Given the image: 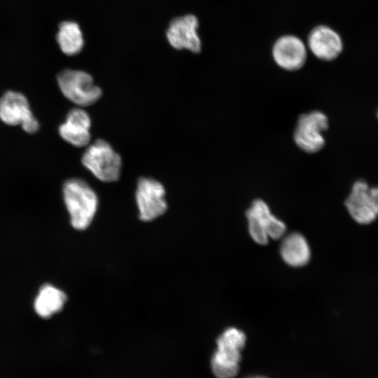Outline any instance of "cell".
Segmentation results:
<instances>
[{"label": "cell", "instance_id": "1", "mask_svg": "<svg viewBox=\"0 0 378 378\" xmlns=\"http://www.w3.org/2000/svg\"><path fill=\"white\" fill-rule=\"evenodd\" d=\"M64 202L71 226L84 230L91 224L98 206V198L90 186L80 178H70L63 184Z\"/></svg>", "mask_w": 378, "mask_h": 378}, {"label": "cell", "instance_id": "2", "mask_svg": "<svg viewBox=\"0 0 378 378\" xmlns=\"http://www.w3.org/2000/svg\"><path fill=\"white\" fill-rule=\"evenodd\" d=\"M245 342L244 332L234 327L227 328L218 337L217 349L211 363L217 378H234L237 375Z\"/></svg>", "mask_w": 378, "mask_h": 378}, {"label": "cell", "instance_id": "3", "mask_svg": "<svg viewBox=\"0 0 378 378\" xmlns=\"http://www.w3.org/2000/svg\"><path fill=\"white\" fill-rule=\"evenodd\" d=\"M83 166L103 182L119 179L122 167L120 155L103 139H97L88 146L82 156Z\"/></svg>", "mask_w": 378, "mask_h": 378}, {"label": "cell", "instance_id": "4", "mask_svg": "<svg viewBox=\"0 0 378 378\" xmlns=\"http://www.w3.org/2000/svg\"><path fill=\"white\" fill-rule=\"evenodd\" d=\"M57 83L63 95L78 106L94 104L102 97L101 88L95 85L88 73L74 69H65L57 75Z\"/></svg>", "mask_w": 378, "mask_h": 378}, {"label": "cell", "instance_id": "5", "mask_svg": "<svg viewBox=\"0 0 378 378\" xmlns=\"http://www.w3.org/2000/svg\"><path fill=\"white\" fill-rule=\"evenodd\" d=\"M248 232L251 238L259 244H266L269 238L278 239L286 232V225L270 211L267 204L260 199L252 202L246 212Z\"/></svg>", "mask_w": 378, "mask_h": 378}, {"label": "cell", "instance_id": "6", "mask_svg": "<svg viewBox=\"0 0 378 378\" xmlns=\"http://www.w3.org/2000/svg\"><path fill=\"white\" fill-rule=\"evenodd\" d=\"M328 127V118L323 112L312 111L301 114L294 130V142L305 153H317L325 145L326 141L323 132Z\"/></svg>", "mask_w": 378, "mask_h": 378}, {"label": "cell", "instance_id": "7", "mask_svg": "<svg viewBox=\"0 0 378 378\" xmlns=\"http://www.w3.org/2000/svg\"><path fill=\"white\" fill-rule=\"evenodd\" d=\"M135 197L139 219L142 221H152L167 209L164 188L153 178L141 177L139 179Z\"/></svg>", "mask_w": 378, "mask_h": 378}, {"label": "cell", "instance_id": "8", "mask_svg": "<svg viewBox=\"0 0 378 378\" xmlns=\"http://www.w3.org/2000/svg\"><path fill=\"white\" fill-rule=\"evenodd\" d=\"M0 120L10 126L20 125L29 134L36 132L39 128L27 99L15 91H7L0 98Z\"/></svg>", "mask_w": 378, "mask_h": 378}, {"label": "cell", "instance_id": "9", "mask_svg": "<svg viewBox=\"0 0 378 378\" xmlns=\"http://www.w3.org/2000/svg\"><path fill=\"white\" fill-rule=\"evenodd\" d=\"M198 26L197 18L191 14L173 19L166 32L168 42L175 49L200 52L202 42L197 33Z\"/></svg>", "mask_w": 378, "mask_h": 378}, {"label": "cell", "instance_id": "10", "mask_svg": "<svg viewBox=\"0 0 378 378\" xmlns=\"http://www.w3.org/2000/svg\"><path fill=\"white\" fill-rule=\"evenodd\" d=\"M272 55L281 69L293 71L301 69L306 62L307 49L304 42L294 35H284L274 43Z\"/></svg>", "mask_w": 378, "mask_h": 378}, {"label": "cell", "instance_id": "11", "mask_svg": "<svg viewBox=\"0 0 378 378\" xmlns=\"http://www.w3.org/2000/svg\"><path fill=\"white\" fill-rule=\"evenodd\" d=\"M307 46L318 59L331 61L341 53L343 43L340 36L334 29L326 25H318L309 32Z\"/></svg>", "mask_w": 378, "mask_h": 378}, {"label": "cell", "instance_id": "12", "mask_svg": "<svg viewBox=\"0 0 378 378\" xmlns=\"http://www.w3.org/2000/svg\"><path fill=\"white\" fill-rule=\"evenodd\" d=\"M90 127L89 114L82 108L76 107L69 111L58 131L67 143L76 147H84L89 144L91 139Z\"/></svg>", "mask_w": 378, "mask_h": 378}, {"label": "cell", "instance_id": "13", "mask_svg": "<svg viewBox=\"0 0 378 378\" xmlns=\"http://www.w3.org/2000/svg\"><path fill=\"white\" fill-rule=\"evenodd\" d=\"M345 205L351 216L358 223L370 224L378 216L370 187L363 181L354 183Z\"/></svg>", "mask_w": 378, "mask_h": 378}, {"label": "cell", "instance_id": "14", "mask_svg": "<svg viewBox=\"0 0 378 378\" xmlns=\"http://www.w3.org/2000/svg\"><path fill=\"white\" fill-rule=\"evenodd\" d=\"M67 300L66 293L50 284L41 286L36 295L33 307L35 313L42 318H49L59 313Z\"/></svg>", "mask_w": 378, "mask_h": 378}, {"label": "cell", "instance_id": "15", "mask_svg": "<svg viewBox=\"0 0 378 378\" xmlns=\"http://www.w3.org/2000/svg\"><path fill=\"white\" fill-rule=\"evenodd\" d=\"M280 254L286 264L298 267L304 266L309 262L311 251L305 237L298 232H293L282 239Z\"/></svg>", "mask_w": 378, "mask_h": 378}, {"label": "cell", "instance_id": "16", "mask_svg": "<svg viewBox=\"0 0 378 378\" xmlns=\"http://www.w3.org/2000/svg\"><path fill=\"white\" fill-rule=\"evenodd\" d=\"M57 41L61 50L67 55L78 54L84 45L83 34L78 24L71 21L60 23Z\"/></svg>", "mask_w": 378, "mask_h": 378}, {"label": "cell", "instance_id": "17", "mask_svg": "<svg viewBox=\"0 0 378 378\" xmlns=\"http://www.w3.org/2000/svg\"><path fill=\"white\" fill-rule=\"evenodd\" d=\"M247 378H267V377H263V376H254V377H250Z\"/></svg>", "mask_w": 378, "mask_h": 378}, {"label": "cell", "instance_id": "18", "mask_svg": "<svg viewBox=\"0 0 378 378\" xmlns=\"http://www.w3.org/2000/svg\"><path fill=\"white\" fill-rule=\"evenodd\" d=\"M377 118H378V111H377Z\"/></svg>", "mask_w": 378, "mask_h": 378}]
</instances>
